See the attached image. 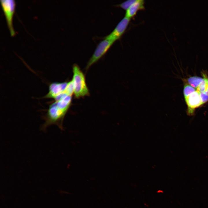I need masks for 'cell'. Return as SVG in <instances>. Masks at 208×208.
Masks as SVG:
<instances>
[{
  "label": "cell",
  "instance_id": "1",
  "mask_svg": "<svg viewBox=\"0 0 208 208\" xmlns=\"http://www.w3.org/2000/svg\"><path fill=\"white\" fill-rule=\"evenodd\" d=\"M73 75L72 80L74 88L73 94L75 98H79L90 95L85 76L77 64L73 67Z\"/></svg>",
  "mask_w": 208,
  "mask_h": 208
},
{
  "label": "cell",
  "instance_id": "13",
  "mask_svg": "<svg viewBox=\"0 0 208 208\" xmlns=\"http://www.w3.org/2000/svg\"><path fill=\"white\" fill-rule=\"evenodd\" d=\"M202 104L208 101V93L207 92H200Z\"/></svg>",
  "mask_w": 208,
  "mask_h": 208
},
{
  "label": "cell",
  "instance_id": "5",
  "mask_svg": "<svg viewBox=\"0 0 208 208\" xmlns=\"http://www.w3.org/2000/svg\"><path fill=\"white\" fill-rule=\"evenodd\" d=\"M130 19L125 16L116 26L113 30L104 38L115 42L120 39L126 30Z\"/></svg>",
  "mask_w": 208,
  "mask_h": 208
},
{
  "label": "cell",
  "instance_id": "3",
  "mask_svg": "<svg viewBox=\"0 0 208 208\" xmlns=\"http://www.w3.org/2000/svg\"><path fill=\"white\" fill-rule=\"evenodd\" d=\"M0 2L10 35L13 36L15 34L12 24L15 6V1L14 0H0Z\"/></svg>",
  "mask_w": 208,
  "mask_h": 208
},
{
  "label": "cell",
  "instance_id": "12",
  "mask_svg": "<svg viewBox=\"0 0 208 208\" xmlns=\"http://www.w3.org/2000/svg\"><path fill=\"white\" fill-rule=\"evenodd\" d=\"M208 86L206 79L204 78L203 81L197 88L196 90L200 92H207Z\"/></svg>",
  "mask_w": 208,
  "mask_h": 208
},
{
  "label": "cell",
  "instance_id": "6",
  "mask_svg": "<svg viewBox=\"0 0 208 208\" xmlns=\"http://www.w3.org/2000/svg\"><path fill=\"white\" fill-rule=\"evenodd\" d=\"M68 83L67 81L51 83L49 85L48 92L44 98L54 99L57 96L65 91Z\"/></svg>",
  "mask_w": 208,
  "mask_h": 208
},
{
  "label": "cell",
  "instance_id": "2",
  "mask_svg": "<svg viewBox=\"0 0 208 208\" xmlns=\"http://www.w3.org/2000/svg\"><path fill=\"white\" fill-rule=\"evenodd\" d=\"M72 101V95L64 93L59 99L54 100L49 105V108L56 114L65 116Z\"/></svg>",
  "mask_w": 208,
  "mask_h": 208
},
{
  "label": "cell",
  "instance_id": "4",
  "mask_svg": "<svg viewBox=\"0 0 208 208\" xmlns=\"http://www.w3.org/2000/svg\"><path fill=\"white\" fill-rule=\"evenodd\" d=\"M114 42L104 38L98 44L92 55L89 60L86 66L88 70L93 64L100 59L107 52Z\"/></svg>",
  "mask_w": 208,
  "mask_h": 208
},
{
  "label": "cell",
  "instance_id": "7",
  "mask_svg": "<svg viewBox=\"0 0 208 208\" xmlns=\"http://www.w3.org/2000/svg\"><path fill=\"white\" fill-rule=\"evenodd\" d=\"M185 98L188 107L187 114L189 115H192L194 109L202 105L200 92L197 90Z\"/></svg>",
  "mask_w": 208,
  "mask_h": 208
},
{
  "label": "cell",
  "instance_id": "11",
  "mask_svg": "<svg viewBox=\"0 0 208 208\" xmlns=\"http://www.w3.org/2000/svg\"><path fill=\"white\" fill-rule=\"evenodd\" d=\"M135 1L136 0H129L117 5L116 6L121 8L126 11Z\"/></svg>",
  "mask_w": 208,
  "mask_h": 208
},
{
  "label": "cell",
  "instance_id": "8",
  "mask_svg": "<svg viewBox=\"0 0 208 208\" xmlns=\"http://www.w3.org/2000/svg\"><path fill=\"white\" fill-rule=\"evenodd\" d=\"M144 3L143 0H136L126 11L125 16L130 19L133 17L139 10L145 9Z\"/></svg>",
  "mask_w": 208,
  "mask_h": 208
},
{
  "label": "cell",
  "instance_id": "15",
  "mask_svg": "<svg viewBox=\"0 0 208 208\" xmlns=\"http://www.w3.org/2000/svg\"><path fill=\"white\" fill-rule=\"evenodd\" d=\"M207 92L208 93V86L207 88Z\"/></svg>",
  "mask_w": 208,
  "mask_h": 208
},
{
  "label": "cell",
  "instance_id": "14",
  "mask_svg": "<svg viewBox=\"0 0 208 208\" xmlns=\"http://www.w3.org/2000/svg\"><path fill=\"white\" fill-rule=\"evenodd\" d=\"M206 81H207V83L208 85V79H206Z\"/></svg>",
  "mask_w": 208,
  "mask_h": 208
},
{
  "label": "cell",
  "instance_id": "10",
  "mask_svg": "<svg viewBox=\"0 0 208 208\" xmlns=\"http://www.w3.org/2000/svg\"><path fill=\"white\" fill-rule=\"evenodd\" d=\"M196 90L190 85L186 84L185 85L183 89V94L185 98L189 96L192 93Z\"/></svg>",
  "mask_w": 208,
  "mask_h": 208
},
{
  "label": "cell",
  "instance_id": "9",
  "mask_svg": "<svg viewBox=\"0 0 208 208\" xmlns=\"http://www.w3.org/2000/svg\"><path fill=\"white\" fill-rule=\"evenodd\" d=\"M203 80L204 79L201 77L193 76L189 78L187 80V81L190 85L194 88H197Z\"/></svg>",
  "mask_w": 208,
  "mask_h": 208
}]
</instances>
